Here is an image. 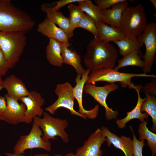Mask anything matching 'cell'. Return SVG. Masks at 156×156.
<instances>
[{
  "instance_id": "obj_1",
  "label": "cell",
  "mask_w": 156,
  "mask_h": 156,
  "mask_svg": "<svg viewBox=\"0 0 156 156\" xmlns=\"http://www.w3.org/2000/svg\"><path fill=\"white\" fill-rule=\"evenodd\" d=\"M84 64L91 72L102 68H114L118 57L117 49L109 42L94 37L86 48Z\"/></svg>"
},
{
  "instance_id": "obj_2",
  "label": "cell",
  "mask_w": 156,
  "mask_h": 156,
  "mask_svg": "<svg viewBox=\"0 0 156 156\" xmlns=\"http://www.w3.org/2000/svg\"><path fill=\"white\" fill-rule=\"evenodd\" d=\"M35 25L31 17L14 5L11 0H0V31H22L26 33Z\"/></svg>"
},
{
  "instance_id": "obj_3",
  "label": "cell",
  "mask_w": 156,
  "mask_h": 156,
  "mask_svg": "<svg viewBox=\"0 0 156 156\" xmlns=\"http://www.w3.org/2000/svg\"><path fill=\"white\" fill-rule=\"evenodd\" d=\"M148 24L144 9L141 3L127 7L123 12L118 28L127 38L136 39L140 36Z\"/></svg>"
},
{
  "instance_id": "obj_4",
  "label": "cell",
  "mask_w": 156,
  "mask_h": 156,
  "mask_svg": "<svg viewBox=\"0 0 156 156\" xmlns=\"http://www.w3.org/2000/svg\"><path fill=\"white\" fill-rule=\"evenodd\" d=\"M26 33L0 31V49L10 68L18 62L26 44Z\"/></svg>"
},
{
  "instance_id": "obj_5",
  "label": "cell",
  "mask_w": 156,
  "mask_h": 156,
  "mask_svg": "<svg viewBox=\"0 0 156 156\" xmlns=\"http://www.w3.org/2000/svg\"><path fill=\"white\" fill-rule=\"evenodd\" d=\"M135 77H149L156 78L154 74H136L119 72L114 68H102L93 70L89 76L86 84H95L96 82L106 81L110 83L119 82L122 87L128 86L134 89L135 85L131 82V79Z\"/></svg>"
},
{
  "instance_id": "obj_6",
  "label": "cell",
  "mask_w": 156,
  "mask_h": 156,
  "mask_svg": "<svg viewBox=\"0 0 156 156\" xmlns=\"http://www.w3.org/2000/svg\"><path fill=\"white\" fill-rule=\"evenodd\" d=\"M43 115L42 118L36 116L33 120L42 131L43 140L47 142L50 139H56L55 137L59 136L64 143H68L69 140V135L65 131L68 125L67 120L54 118L45 112Z\"/></svg>"
},
{
  "instance_id": "obj_7",
  "label": "cell",
  "mask_w": 156,
  "mask_h": 156,
  "mask_svg": "<svg viewBox=\"0 0 156 156\" xmlns=\"http://www.w3.org/2000/svg\"><path fill=\"white\" fill-rule=\"evenodd\" d=\"M73 88L72 85L68 82L57 84L54 92L58 96V98L54 103L45 107V110L53 115L58 108L64 107L68 110L71 115L86 120L87 118L86 116L79 113L74 109L75 98Z\"/></svg>"
},
{
  "instance_id": "obj_8",
  "label": "cell",
  "mask_w": 156,
  "mask_h": 156,
  "mask_svg": "<svg viewBox=\"0 0 156 156\" xmlns=\"http://www.w3.org/2000/svg\"><path fill=\"white\" fill-rule=\"evenodd\" d=\"M43 132L39 127L34 122L29 133L22 135L17 141L13 148V153L22 155L28 149L42 148L49 152L51 151V143L45 142L42 138Z\"/></svg>"
},
{
  "instance_id": "obj_9",
  "label": "cell",
  "mask_w": 156,
  "mask_h": 156,
  "mask_svg": "<svg viewBox=\"0 0 156 156\" xmlns=\"http://www.w3.org/2000/svg\"><path fill=\"white\" fill-rule=\"evenodd\" d=\"M118 88L114 83H110L102 86H96L95 84H86L84 87L85 93L93 97L105 110V117L107 120L116 118L118 112L109 107L106 103L107 97L109 94Z\"/></svg>"
},
{
  "instance_id": "obj_10",
  "label": "cell",
  "mask_w": 156,
  "mask_h": 156,
  "mask_svg": "<svg viewBox=\"0 0 156 156\" xmlns=\"http://www.w3.org/2000/svg\"><path fill=\"white\" fill-rule=\"evenodd\" d=\"M137 39L145 46V53L143 56L144 66L142 70L144 73L146 74L151 70L156 53V23L151 22L148 24L143 32Z\"/></svg>"
},
{
  "instance_id": "obj_11",
  "label": "cell",
  "mask_w": 156,
  "mask_h": 156,
  "mask_svg": "<svg viewBox=\"0 0 156 156\" xmlns=\"http://www.w3.org/2000/svg\"><path fill=\"white\" fill-rule=\"evenodd\" d=\"M106 141L101 129L98 128L90 135L82 146L77 149L73 156H103L100 148Z\"/></svg>"
},
{
  "instance_id": "obj_12",
  "label": "cell",
  "mask_w": 156,
  "mask_h": 156,
  "mask_svg": "<svg viewBox=\"0 0 156 156\" xmlns=\"http://www.w3.org/2000/svg\"><path fill=\"white\" fill-rule=\"evenodd\" d=\"M7 109L0 117V120L13 125L25 122V113L26 107L24 103H19L17 101L5 95Z\"/></svg>"
},
{
  "instance_id": "obj_13",
  "label": "cell",
  "mask_w": 156,
  "mask_h": 156,
  "mask_svg": "<svg viewBox=\"0 0 156 156\" xmlns=\"http://www.w3.org/2000/svg\"><path fill=\"white\" fill-rule=\"evenodd\" d=\"M20 101L26 106L25 122L26 123L31 122L36 116L40 117L43 115L44 111L42 106L45 101L39 93L35 91H30L28 95L22 98Z\"/></svg>"
},
{
  "instance_id": "obj_14",
  "label": "cell",
  "mask_w": 156,
  "mask_h": 156,
  "mask_svg": "<svg viewBox=\"0 0 156 156\" xmlns=\"http://www.w3.org/2000/svg\"><path fill=\"white\" fill-rule=\"evenodd\" d=\"M90 72V70L87 69L81 76L77 75L75 79L76 84L73 87V92L75 99L76 100L79 105L78 112L86 116L87 118L93 119L96 118L99 114V105H96L91 109L87 110L83 107L82 102L84 87Z\"/></svg>"
},
{
  "instance_id": "obj_15",
  "label": "cell",
  "mask_w": 156,
  "mask_h": 156,
  "mask_svg": "<svg viewBox=\"0 0 156 156\" xmlns=\"http://www.w3.org/2000/svg\"><path fill=\"white\" fill-rule=\"evenodd\" d=\"M37 30L49 39L55 40L68 47L70 46L69 39L65 32L47 18L38 24Z\"/></svg>"
},
{
  "instance_id": "obj_16",
  "label": "cell",
  "mask_w": 156,
  "mask_h": 156,
  "mask_svg": "<svg viewBox=\"0 0 156 156\" xmlns=\"http://www.w3.org/2000/svg\"><path fill=\"white\" fill-rule=\"evenodd\" d=\"M101 129L106 138L108 146L112 144L115 148L121 150L125 156H133L132 139L124 135L119 137L110 131L106 127H102Z\"/></svg>"
},
{
  "instance_id": "obj_17",
  "label": "cell",
  "mask_w": 156,
  "mask_h": 156,
  "mask_svg": "<svg viewBox=\"0 0 156 156\" xmlns=\"http://www.w3.org/2000/svg\"><path fill=\"white\" fill-rule=\"evenodd\" d=\"M2 85L3 88L6 90L7 94L17 101L29 94L30 91L22 81L13 75L3 80Z\"/></svg>"
},
{
  "instance_id": "obj_18",
  "label": "cell",
  "mask_w": 156,
  "mask_h": 156,
  "mask_svg": "<svg viewBox=\"0 0 156 156\" xmlns=\"http://www.w3.org/2000/svg\"><path fill=\"white\" fill-rule=\"evenodd\" d=\"M142 87L141 85H135L134 89L136 91L138 94V100L136 105L131 111L127 112V115L125 117L116 120V122L118 128L123 129L126 127V124L127 122L134 119H138L142 122L148 117L149 115L148 113L146 112L143 113L141 111L142 104L146 100L145 97L142 99L140 95V90Z\"/></svg>"
},
{
  "instance_id": "obj_19",
  "label": "cell",
  "mask_w": 156,
  "mask_h": 156,
  "mask_svg": "<svg viewBox=\"0 0 156 156\" xmlns=\"http://www.w3.org/2000/svg\"><path fill=\"white\" fill-rule=\"evenodd\" d=\"M41 8L42 10L47 14V18L57 25L65 32L68 39L73 36V32L71 29L68 18L65 16L61 12L54 10L43 4Z\"/></svg>"
},
{
  "instance_id": "obj_20",
  "label": "cell",
  "mask_w": 156,
  "mask_h": 156,
  "mask_svg": "<svg viewBox=\"0 0 156 156\" xmlns=\"http://www.w3.org/2000/svg\"><path fill=\"white\" fill-rule=\"evenodd\" d=\"M129 6L128 0L119 2L112 6V8L103 10L105 23L118 28L121 15L124 10Z\"/></svg>"
},
{
  "instance_id": "obj_21",
  "label": "cell",
  "mask_w": 156,
  "mask_h": 156,
  "mask_svg": "<svg viewBox=\"0 0 156 156\" xmlns=\"http://www.w3.org/2000/svg\"><path fill=\"white\" fill-rule=\"evenodd\" d=\"M96 26L99 34L98 38L102 41L114 42L126 38L118 28L101 23L96 24Z\"/></svg>"
},
{
  "instance_id": "obj_22",
  "label": "cell",
  "mask_w": 156,
  "mask_h": 156,
  "mask_svg": "<svg viewBox=\"0 0 156 156\" xmlns=\"http://www.w3.org/2000/svg\"><path fill=\"white\" fill-rule=\"evenodd\" d=\"M61 54L64 63L73 66L77 75L81 76L86 71L81 64V56L76 51H72L68 47L60 43Z\"/></svg>"
},
{
  "instance_id": "obj_23",
  "label": "cell",
  "mask_w": 156,
  "mask_h": 156,
  "mask_svg": "<svg viewBox=\"0 0 156 156\" xmlns=\"http://www.w3.org/2000/svg\"><path fill=\"white\" fill-rule=\"evenodd\" d=\"M46 58L50 64L61 67L64 63L61 54L60 43L53 39H50L46 49Z\"/></svg>"
},
{
  "instance_id": "obj_24",
  "label": "cell",
  "mask_w": 156,
  "mask_h": 156,
  "mask_svg": "<svg viewBox=\"0 0 156 156\" xmlns=\"http://www.w3.org/2000/svg\"><path fill=\"white\" fill-rule=\"evenodd\" d=\"M77 3L81 10L92 17L96 24L99 23H105L103 10L98 6L94 5L90 0H83Z\"/></svg>"
},
{
  "instance_id": "obj_25",
  "label": "cell",
  "mask_w": 156,
  "mask_h": 156,
  "mask_svg": "<svg viewBox=\"0 0 156 156\" xmlns=\"http://www.w3.org/2000/svg\"><path fill=\"white\" fill-rule=\"evenodd\" d=\"M113 42L118 46L119 53L123 56L135 50L138 52L141 58H143V56L140 49L143 44L139 41L137 38L131 39L125 38Z\"/></svg>"
},
{
  "instance_id": "obj_26",
  "label": "cell",
  "mask_w": 156,
  "mask_h": 156,
  "mask_svg": "<svg viewBox=\"0 0 156 156\" xmlns=\"http://www.w3.org/2000/svg\"><path fill=\"white\" fill-rule=\"evenodd\" d=\"M147 121L144 120L140 123L139 126L138 131L139 140L147 141V144L150 149L151 156H155L156 154V134L150 131L147 127Z\"/></svg>"
},
{
  "instance_id": "obj_27",
  "label": "cell",
  "mask_w": 156,
  "mask_h": 156,
  "mask_svg": "<svg viewBox=\"0 0 156 156\" xmlns=\"http://www.w3.org/2000/svg\"><path fill=\"white\" fill-rule=\"evenodd\" d=\"M141 58L138 52L135 50H133L123 56L122 59L118 60V65L114 68L116 70H118L124 67L134 66L143 69L144 66V62Z\"/></svg>"
},
{
  "instance_id": "obj_28",
  "label": "cell",
  "mask_w": 156,
  "mask_h": 156,
  "mask_svg": "<svg viewBox=\"0 0 156 156\" xmlns=\"http://www.w3.org/2000/svg\"><path fill=\"white\" fill-rule=\"evenodd\" d=\"M146 98L141 105V112H146L152 119L153 124L151 130L156 131V97L155 96L149 95L144 93Z\"/></svg>"
},
{
  "instance_id": "obj_29",
  "label": "cell",
  "mask_w": 156,
  "mask_h": 156,
  "mask_svg": "<svg viewBox=\"0 0 156 156\" xmlns=\"http://www.w3.org/2000/svg\"><path fill=\"white\" fill-rule=\"evenodd\" d=\"M70 16L68 18L71 29L73 32L74 30L78 27L79 23L85 14L78 5L73 3L70 4L68 6Z\"/></svg>"
},
{
  "instance_id": "obj_30",
  "label": "cell",
  "mask_w": 156,
  "mask_h": 156,
  "mask_svg": "<svg viewBox=\"0 0 156 156\" xmlns=\"http://www.w3.org/2000/svg\"><path fill=\"white\" fill-rule=\"evenodd\" d=\"M78 27L82 28L90 32L94 37L98 38L96 24L94 20L87 14H85L80 21Z\"/></svg>"
},
{
  "instance_id": "obj_31",
  "label": "cell",
  "mask_w": 156,
  "mask_h": 156,
  "mask_svg": "<svg viewBox=\"0 0 156 156\" xmlns=\"http://www.w3.org/2000/svg\"><path fill=\"white\" fill-rule=\"evenodd\" d=\"M133 134V156H143L142 151L145 146L144 141H140L136 138L134 134L131 126H129Z\"/></svg>"
},
{
  "instance_id": "obj_32",
  "label": "cell",
  "mask_w": 156,
  "mask_h": 156,
  "mask_svg": "<svg viewBox=\"0 0 156 156\" xmlns=\"http://www.w3.org/2000/svg\"><path fill=\"white\" fill-rule=\"evenodd\" d=\"M126 0H95L94 2L102 10L110 8V7L117 3Z\"/></svg>"
},
{
  "instance_id": "obj_33",
  "label": "cell",
  "mask_w": 156,
  "mask_h": 156,
  "mask_svg": "<svg viewBox=\"0 0 156 156\" xmlns=\"http://www.w3.org/2000/svg\"><path fill=\"white\" fill-rule=\"evenodd\" d=\"M142 92L147 94L155 96L156 95V80L155 78L153 79L150 82L147 83L141 88Z\"/></svg>"
},
{
  "instance_id": "obj_34",
  "label": "cell",
  "mask_w": 156,
  "mask_h": 156,
  "mask_svg": "<svg viewBox=\"0 0 156 156\" xmlns=\"http://www.w3.org/2000/svg\"><path fill=\"white\" fill-rule=\"evenodd\" d=\"M10 68L4 54L0 49V77L5 75Z\"/></svg>"
},
{
  "instance_id": "obj_35",
  "label": "cell",
  "mask_w": 156,
  "mask_h": 156,
  "mask_svg": "<svg viewBox=\"0 0 156 156\" xmlns=\"http://www.w3.org/2000/svg\"><path fill=\"white\" fill-rule=\"evenodd\" d=\"M83 1V0H60L55 1V5L52 7H48L45 4H43L45 6L50 8L54 10L58 11L61 8L67 4L76 2H78Z\"/></svg>"
},
{
  "instance_id": "obj_36",
  "label": "cell",
  "mask_w": 156,
  "mask_h": 156,
  "mask_svg": "<svg viewBox=\"0 0 156 156\" xmlns=\"http://www.w3.org/2000/svg\"><path fill=\"white\" fill-rule=\"evenodd\" d=\"M7 109V105L5 98L0 95V117L4 113Z\"/></svg>"
},
{
  "instance_id": "obj_37",
  "label": "cell",
  "mask_w": 156,
  "mask_h": 156,
  "mask_svg": "<svg viewBox=\"0 0 156 156\" xmlns=\"http://www.w3.org/2000/svg\"><path fill=\"white\" fill-rule=\"evenodd\" d=\"M5 155L6 156H49V155L47 153L40 154H38L35 155H27L25 156L22 155L16 154L14 153H12L8 152H6L5 153Z\"/></svg>"
},
{
  "instance_id": "obj_38",
  "label": "cell",
  "mask_w": 156,
  "mask_h": 156,
  "mask_svg": "<svg viewBox=\"0 0 156 156\" xmlns=\"http://www.w3.org/2000/svg\"><path fill=\"white\" fill-rule=\"evenodd\" d=\"M74 154L72 153H69L66 154L65 156H73ZM53 156H62L61 154H55Z\"/></svg>"
},
{
  "instance_id": "obj_39",
  "label": "cell",
  "mask_w": 156,
  "mask_h": 156,
  "mask_svg": "<svg viewBox=\"0 0 156 156\" xmlns=\"http://www.w3.org/2000/svg\"><path fill=\"white\" fill-rule=\"evenodd\" d=\"M150 1L153 4L156 10V0H150Z\"/></svg>"
},
{
  "instance_id": "obj_40",
  "label": "cell",
  "mask_w": 156,
  "mask_h": 156,
  "mask_svg": "<svg viewBox=\"0 0 156 156\" xmlns=\"http://www.w3.org/2000/svg\"><path fill=\"white\" fill-rule=\"evenodd\" d=\"M2 81L3 80L1 77H0V91L3 88L2 85Z\"/></svg>"
}]
</instances>
